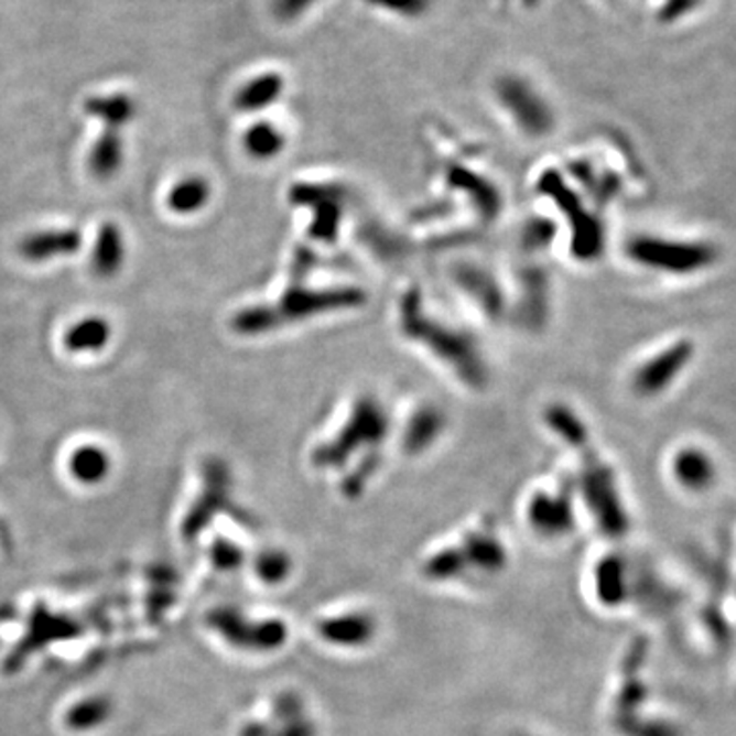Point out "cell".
Listing matches in <instances>:
<instances>
[{
    "mask_svg": "<svg viewBox=\"0 0 736 736\" xmlns=\"http://www.w3.org/2000/svg\"><path fill=\"white\" fill-rule=\"evenodd\" d=\"M113 327L111 324L100 317V315H90L66 332L64 336V348L72 355H83V353H100L107 348L111 342Z\"/></svg>",
    "mask_w": 736,
    "mask_h": 736,
    "instance_id": "19",
    "label": "cell"
},
{
    "mask_svg": "<svg viewBox=\"0 0 736 736\" xmlns=\"http://www.w3.org/2000/svg\"><path fill=\"white\" fill-rule=\"evenodd\" d=\"M126 264V240L121 227L107 221L102 224L93 248L90 267L99 279H113Z\"/></svg>",
    "mask_w": 736,
    "mask_h": 736,
    "instance_id": "15",
    "label": "cell"
},
{
    "mask_svg": "<svg viewBox=\"0 0 736 736\" xmlns=\"http://www.w3.org/2000/svg\"><path fill=\"white\" fill-rule=\"evenodd\" d=\"M238 736H322V728L305 695L281 690L270 697L267 716L241 723Z\"/></svg>",
    "mask_w": 736,
    "mask_h": 736,
    "instance_id": "8",
    "label": "cell"
},
{
    "mask_svg": "<svg viewBox=\"0 0 736 736\" xmlns=\"http://www.w3.org/2000/svg\"><path fill=\"white\" fill-rule=\"evenodd\" d=\"M362 301V293L358 291H305V289H293L284 293L279 305L274 310L279 313L281 324L284 322H297L312 317L315 313H326L327 310H342V307H355Z\"/></svg>",
    "mask_w": 736,
    "mask_h": 736,
    "instance_id": "12",
    "label": "cell"
},
{
    "mask_svg": "<svg viewBox=\"0 0 736 736\" xmlns=\"http://www.w3.org/2000/svg\"><path fill=\"white\" fill-rule=\"evenodd\" d=\"M444 430V418L436 408H422L405 427L403 448L408 454H422L427 451Z\"/></svg>",
    "mask_w": 736,
    "mask_h": 736,
    "instance_id": "24",
    "label": "cell"
},
{
    "mask_svg": "<svg viewBox=\"0 0 736 736\" xmlns=\"http://www.w3.org/2000/svg\"><path fill=\"white\" fill-rule=\"evenodd\" d=\"M702 4V0H665L663 9H661V21L665 23H673L681 19L683 14H690Z\"/></svg>",
    "mask_w": 736,
    "mask_h": 736,
    "instance_id": "33",
    "label": "cell"
},
{
    "mask_svg": "<svg viewBox=\"0 0 736 736\" xmlns=\"http://www.w3.org/2000/svg\"><path fill=\"white\" fill-rule=\"evenodd\" d=\"M256 581L267 587H281L295 573V559L283 549H264L252 561Z\"/></svg>",
    "mask_w": 736,
    "mask_h": 736,
    "instance_id": "25",
    "label": "cell"
},
{
    "mask_svg": "<svg viewBox=\"0 0 736 736\" xmlns=\"http://www.w3.org/2000/svg\"><path fill=\"white\" fill-rule=\"evenodd\" d=\"M626 252L645 269L678 277L712 269L721 258L712 241L669 240L661 236H637L628 241Z\"/></svg>",
    "mask_w": 736,
    "mask_h": 736,
    "instance_id": "3",
    "label": "cell"
},
{
    "mask_svg": "<svg viewBox=\"0 0 736 736\" xmlns=\"http://www.w3.org/2000/svg\"><path fill=\"white\" fill-rule=\"evenodd\" d=\"M695 346L692 340H680L671 344L659 355L651 356L645 365L635 370L632 389L640 397H657L667 391L680 379L681 372L692 365Z\"/></svg>",
    "mask_w": 736,
    "mask_h": 736,
    "instance_id": "11",
    "label": "cell"
},
{
    "mask_svg": "<svg viewBox=\"0 0 736 736\" xmlns=\"http://www.w3.org/2000/svg\"><path fill=\"white\" fill-rule=\"evenodd\" d=\"M85 113L102 123L105 129L121 131L138 115V102L128 93L95 95L85 100Z\"/></svg>",
    "mask_w": 736,
    "mask_h": 736,
    "instance_id": "18",
    "label": "cell"
},
{
    "mask_svg": "<svg viewBox=\"0 0 736 736\" xmlns=\"http://www.w3.org/2000/svg\"><path fill=\"white\" fill-rule=\"evenodd\" d=\"M279 326H281V320H279V313L274 310V305L248 307V310L236 313L234 320H231V329L240 336L269 334Z\"/></svg>",
    "mask_w": 736,
    "mask_h": 736,
    "instance_id": "28",
    "label": "cell"
},
{
    "mask_svg": "<svg viewBox=\"0 0 736 736\" xmlns=\"http://www.w3.org/2000/svg\"><path fill=\"white\" fill-rule=\"evenodd\" d=\"M387 430L389 420L381 403L365 397L353 408V415L338 436L313 453V465L317 468L344 467L358 451L365 453L368 448L381 446Z\"/></svg>",
    "mask_w": 736,
    "mask_h": 736,
    "instance_id": "4",
    "label": "cell"
},
{
    "mask_svg": "<svg viewBox=\"0 0 736 736\" xmlns=\"http://www.w3.org/2000/svg\"><path fill=\"white\" fill-rule=\"evenodd\" d=\"M243 150L255 160H272L284 150V136L281 129L270 121H256L243 133Z\"/></svg>",
    "mask_w": 736,
    "mask_h": 736,
    "instance_id": "27",
    "label": "cell"
},
{
    "mask_svg": "<svg viewBox=\"0 0 736 736\" xmlns=\"http://www.w3.org/2000/svg\"><path fill=\"white\" fill-rule=\"evenodd\" d=\"M368 2H372V4H377L381 9H387V11L410 14V17L422 14L427 9V0H368Z\"/></svg>",
    "mask_w": 736,
    "mask_h": 736,
    "instance_id": "32",
    "label": "cell"
},
{
    "mask_svg": "<svg viewBox=\"0 0 736 736\" xmlns=\"http://www.w3.org/2000/svg\"><path fill=\"white\" fill-rule=\"evenodd\" d=\"M546 424L552 432L573 448H581L587 442V430L577 418V413L565 405H552L546 411Z\"/></svg>",
    "mask_w": 736,
    "mask_h": 736,
    "instance_id": "29",
    "label": "cell"
},
{
    "mask_svg": "<svg viewBox=\"0 0 736 736\" xmlns=\"http://www.w3.org/2000/svg\"><path fill=\"white\" fill-rule=\"evenodd\" d=\"M508 566L506 540L494 522H483L427 552L420 563V575L434 585H473L501 577Z\"/></svg>",
    "mask_w": 736,
    "mask_h": 736,
    "instance_id": "1",
    "label": "cell"
},
{
    "mask_svg": "<svg viewBox=\"0 0 736 736\" xmlns=\"http://www.w3.org/2000/svg\"><path fill=\"white\" fill-rule=\"evenodd\" d=\"M205 481H207L205 494L198 499L195 510L191 511L186 520V528L193 532L205 528L209 518L221 510V506L226 504L227 487H229L226 465L221 461H209L205 468Z\"/></svg>",
    "mask_w": 736,
    "mask_h": 736,
    "instance_id": "14",
    "label": "cell"
},
{
    "mask_svg": "<svg viewBox=\"0 0 736 736\" xmlns=\"http://www.w3.org/2000/svg\"><path fill=\"white\" fill-rule=\"evenodd\" d=\"M284 78L279 72H262L240 86L234 97V107L241 113H260L281 99Z\"/></svg>",
    "mask_w": 736,
    "mask_h": 736,
    "instance_id": "16",
    "label": "cell"
},
{
    "mask_svg": "<svg viewBox=\"0 0 736 736\" xmlns=\"http://www.w3.org/2000/svg\"><path fill=\"white\" fill-rule=\"evenodd\" d=\"M212 561L224 571H234L243 563V552L238 544L219 539L212 546Z\"/></svg>",
    "mask_w": 736,
    "mask_h": 736,
    "instance_id": "31",
    "label": "cell"
},
{
    "mask_svg": "<svg viewBox=\"0 0 736 736\" xmlns=\"http://www.w3.org/2000/svg\"><path fill=\"white\" fill-rule=\"evenodd\" d=\"M403 326L413 338L427 342V346L436 355L442 356L451 367L463 372L468 382L477 385L481 381V358L470 346V342L463 334L439 326L422 313H418L413 297H408V303L403 307Z\"/></svg>",
    "mask_w": 736,
    "mask_h": 736,
    "instance_id": "6",
    "label": "cell"
},
{
    "mask_svg": "<svg viewBox=\"0 0 736 736\" xmlns=\"http://www.w3.org/2000/svg\"><path fill=\"white\" fill-rule=\"evenodd\" d=\"M580 494L587 511L592 513L599 532L609 539L624 537L628 530V513L624 508L620 487L614 470L599 458H587L581 468Z\"/></svg>",
    "mask_w": 736,
    "mask_h": 736,
    "instance_id": "5",
    "label": "cell"
},
{
    "mask_svg": "<svg viewBox=\"0 0 736 736\" xmlns=\"http://www.w3.org/2000/svg\"><path fill=\"white\" fill-rule=\"evenodd\" d=\"M205 624L229 649L256 657L281 652L291 640V628L283 618L252 616L231 604L209 609Z\"/></svg>",
    "mask_w": 736,
    "mask_h": 736,
    "instance_id": "2",
    "label": "cell"
},
{
    "mask_svg": "<svg viewBox=\"0 0 736 736\" xmlns=\"http://www.w3.org/2000/svg\"><path fill=\"white\" fill-rule=\"evenodd\" d=\"M313 637L332 651L358 652L370 649L379 632L381 623L372 609L360 606L329 609L313 620Z\"/></svg>",
    "mask_w": 736,
    "mask_h": 736,
    "instance_id": "7",
    "label": "cell"
},
{
    "mask_svg": "<svg viewBox=\"0 0 736 736\" xmlns=\"http://www.w3.org/2000/svg\"><path fill=\"white\" fill-rule=\"evenodd\" d=\"M317 0H272L270 13L279 23H295Z\"/></svg>",
    "mask_w": 736,
    "mask_h": 736,
    "instance_id": "30",
    "label": "cell"
},
{
    "mask_svg": "<svg viewBox=\"0 0 736 736\" xmlns=\"http://www.w3.org/2000/svg\"><path fill=\"white\" fill-rule=\"evenodd\" d=\"M83 248V234L76 227L66 229H47L29 234L19 243V255L29 262H45L52 258L76 255Z\"/></svg>",
    "mask_w": 736,
    "mask_h": 736,
    "instance_id": "13",
    "label": "cell"
},
{
    "mask_svg": "<svg viewBox=\"0 0 736 736\" xmlns=\"http://www.w3.org/2000/svg\"><path fill=\"white\" fill-rule=\"evenodd\" d=\"M496 95L511 121L530 138H542L554 128V113L549 100L522 76L508 74L497 80Z\"/></svg>",
    "mask_w": 736,
    "mask_h": 736,
    "instance_id": "9",
    "label": "cell"
},
{
    "mask_svg": "<svg viewBox=\"0 0 736 736\" xmlns=\"http://www.w3.org/2000/svg\"><path fill=\"white\" fill-rule=\"evenodd\" d=\"M592 587H594L595 599L604 608H618L628 594L626 566L623 561L614 554H608L602 561H597L594 573H592Z\"/></svg>",
    "mask_w": 736,
    "mask_h": 736,
    "instance_id": "17",
    "label": "cell"
},
{
    "mask_svg": "<svg viewBox=\"0 0 736 736\" xmlns=\"http://www.w3.org/2000/svg\"><path fill=\"white\" fill-rule=\"evenodd\" d=\"M675 479L690 491H704L716 479V467L708 453L700 448H683L673 461Z\"/></svg>",
    "mask_w": 736,
    "mask_h": 736,
    "instance_id": "20",
    "label": "cell"
},
{
    "mask_svg": "<svg viewBox=\"0 0 736 736\" xmlns=\"http://www.w3.org/2000/svg\"><path fill=\"white\" fill-rule=\"evenodd\" d=\"M508 736H540L534 735V733H528V730H516V733H510Z\"/></svg>",
    "mask_w": 736,
    "mask_h": 736,
    "instance_id": "34",
    "label": "cell"
},
{
    "mask_svg": "<svg viewBox=\"0 0 736 736\" xmlns=\"http://www.w3.org/2000/svg\"><path fill=\"white\" fill-rule=\"evenodd\" d=\"M212 201V184L203 176H186L169 193V207L176 215H195Z\"/></svg>",
    "mask_w": 736,
    "mask_h": 736,
    "instance_id": "26",
    "label": "cell"
},
{
    "mask_svg": "<svg viewBox=\"0 0 736 736\" xmlns=\"http://www.w3.org/2000/svg\"><path fill=\"white\" fill-rule=\"evenodd\" d=\"M111 467H113L111 456L102 446H97V444L78 446L71 454V461H68V468H71L74 481L86 485V487H95V485L107 481Z\"/></svg>",
    "mask_w": 736,
    "mask_h": 736,
    "instance_id": "22",
    "label": "cell"
},
{
    "mask_svg": "<svg viewBox=\"0 0 736 736\" xmlns=\"http://www.w3.org/2000/svg\"><path fill=\"white\" fill-rule=\"evenodd\" d=\"M526 524L546 542H561L575 532V497L571 489H539L526 501Z\"/></svg>",
    "mask_w": 736,
    "mask_h": 736,
    "instance_id": "10",
    "label": "cell"
},
{
    "mask_svg": "<svg viewBox=\"0 0 736 736\" xmlns=\"http://www.w3.org/2000/svg\"><path fill=\"white\" fill-rule=\"evenodd\" d=\"M123 158H126V143L121 138V131L102 129L99 140L93 145L90 158H88L90 172L100 181H109V178H113L117 172L121 171Z\"/></svg>",
    "mask_w": 736,
    "mask_h": 736,
    "instance_id": "23",
    "label": "cell"
},
{
    "mask_svg": "<svg viewBox=\"0 0 736 736\" xmlns=\"http://www.w3.org/2000/svg\"><path fill=\"white\" fill-rule=\"evenodd\" d=\"M113 710V702L107 695H86L66 710L64 724L72 733H93L109 723Z\"/></svg>",
    "mask_w": 736,
    "mask_h": 736,
    "instance_id": "21",
    "label": "cell"
}]
</instances>
